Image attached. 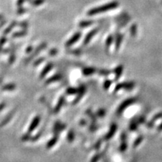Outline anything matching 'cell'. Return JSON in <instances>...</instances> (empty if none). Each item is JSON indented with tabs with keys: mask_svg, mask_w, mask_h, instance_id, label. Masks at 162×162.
I'll list each match as a JSON object with an SVG mask.
<instances>
[{
	"mask_svg": "<svg viewBox=\"0 0 162 162\" xmlns=\"http://www.w3.org/2000/svg\"><path fill=\"white\" fill-rule=\"evenodd\" d=\"M117 6H118V2H112L103 5V6L93 8L92 9V10L89 11L88 15H93V14H97L102 13V12H105L107 11L111 10V9L116 8Z\"/></svg>",
	"mask_w": 162,
	"mask_h": 162,
	"instance_id": "6da1fadb",
	"label": "cell"
},
{
	"mask_svg": "<svg viewBox=\"0 0 162 162\" xmlns=\"http://www.w3.org/2000/svg\"><path fill=\"white\" fill-rule=\"evenodd\" d=\"M135 101H136V99L135 98H129V99H127V100H125V101L122 102V104H120L118 110H117V114L119 115L120 113H122L124 110H125L126 107H128V106L131 105V104H134Z\"/></svg>",
	"mask_w": 162,
	"mask_h": 162,
	"instance_id": "7a4b0ae2",
	"label": "cell"
},
{
	"mask_svg": "<svg viewBox=\"0 0 162 162\" xmlns=\"http://www.w3.org/2000/svg\"><path fill=\"white\" fill-rule=\"evenodd\" d=\"M134 87V83H122L118 84L115 88V92L119 91L121 89H131Z\"/></svg>",
	"mask_w": 162,
	"mask_h": 162,
	"instance_id": "3957f363",
	"label": "cell"
},
{
	"mask_svg": "<svg viewBox=\"0 0 162 162\" xmlns=\"http://www.w3.org/2000/svg\"><path fill=\"white\" fill-rule=\"evenodd\" d=\"M116 128L117 127H116V124H113V125L111 126L110 130V133L107 135V136H106V140L110 139V138L112 137L113 136V134H114L115 132H116Z\"/></svg>",
	"mask_w": 162,
	"mask_h": 162,
	"instance_id": "277c9868",
	"label": "cell"
},
{
	"mask_svg": "<svg viewBox=\"0 0 162 162\" xmlns=\"http://www.w3.org/2000/svg\"><path fill=\"white\" fill-rule=\"evenodd\" d=\"M122 70H123V68H122V65H119L118 68H116V72H115V74H116V80H118V79L119 78V77L122 75Z\"/></svg>",
	"mask_w": 162,
	"mask_h": 162,
	"instance_id": "5b68a950",
	"label": "cell"
},
{
	"mask_svg": "<svg viewBox=\"0 0 162 162\" xmlns=\"http://www.w3.org/2000/svg\"><path fill=\"white\" fill-rule=\"evenodd\" d=\"M162 117V113H159V114L156 115L155 116H154V118L152 119V121L151 122H149V123L148 124V128H150V127H152L153 125V123H154L155 122V120L158 119L159 118H161Z\"/></svg>",
	"mask_w": 162,
	"mask_h": 162,
	"instance_id": "8992f818",
	"label": "cell"
},
{
	"mask_svg": "<svg viewBox=\"0 0 162 162\" xmlns=\"http://www.w3.org/2000/svg\"><path fill=\"white\" fill-rule=\"evenodd\" d=\"M97 31H98V29H94V31H92V32H90L89 35H87V37L86 38V39H85V44H87L88 41H89L90 40V39H91L92 38V36L95 35V32H97Z\"/></svg>",
	"mask_w": 162,
	"mask_h": 162,
	"instance_id": "52a82bcc",
	"label": "cell"
},
{
	"mask_svg": "<svg viewBox=\"0 0 162 162\" xmlns=\"http://www.w3.org/2000/svg\"><path fill=\"white\" fill-rule=\"evenodd\" d=\"M29 2L34 6H38V5L43 4L44 2V0H30Z\"/></svg>",
	"mask_w": 162,
	"mask_h": 162,
	"instance_id": "ba28073f",
	"label": "cell"
},
{
	"mask_svg": "<svg viewBox=\"0 0 162 162\" xmlns=\"http://www.w3.org/2000/svg\"><path fill=\"white\" fill-rule=\"evenodd\" d=\"M122 35H120L119 36H118L117 38V40H116V50H118L119 49V47L121 45L122 43Z\"/></svg>",
	"mask_w": 162,
	"mask_h": 162,
	"instance_id": "9c48e42d",
	"label": "cell"
},
{
	"mask_svg": "<svg viewBox=\"0 0 162 162\" xmlns=\"http://www.w3.org/2000/svg\"><path fill=\"white\" fill-rule=\"evenodd\" d=\"M142 140H143V137H138L137 139L135 140L134 144V147L137 146L139 145V144L140 143V142H141Z\"/></svg>",
	"mask_w": 162,
	"mask_h": 162,
	"instance_id": "30bf717a",
	"label": "cell"
},
{
	"mask_svg": "<svg viewBox=\"0 0 162 162\" xmlns=\"http://www.w3.org/2000/svg\"><path fill=\"white\" fill-rule=\"evenodd\" d=\"M91 23H92V22H91V21H88V22H81L80 26L84 27V26H89V25H91Z\"/></svg>",
	"mask_w": 162,
	"mask_h": 162,
	"instance_id": "8fae6325",
	"label": "cell"
},
{
	"mask_svg": "<svg viewBox=\"0 0 162 162\" xmlns=\"http://www.w3.org/2000/svg\"><path fill=\"white\" fill-rule=\"evenodd\" d=\"M112 41H113V37L110 35L109 38H108L107 40V46L109 47L111 43H112Z\"/></svg>",
	"mask_w": 162,
	"mask_h": 162,
	"instance_id": "7c38bea8",
	"label": "cell"
},
{
	"mask_svg": "<svg viewBox=\"0 0 162 162\" xmlns=\"http://www.w3.org/2000/svg\"><path fill=\"white\" fill-rule=\"evenodd\" d=\"M26 1H30V0H18L17 2V5H18V6H21V5H22L23 3Z\"/></svg>",
	"mask_w": 162,
	"mask_h": 162,
	"instance_id": "4fadbf2b",
	"label": "cell"
},
{
	"mask_svg": "<svg viewBox=\"0 0 162 162\" xmlns=\"http://www.w3.org/2000/svg\"><path fill=\"white\" fill-rule=\"evenodd\" d=\"M110 84H111V81L107 80L105 83H104V88H105V89H107V88L110 87Z\"/></svg>",
	"mask_w": 162,
	"mask_h": 162,
	"instance_id": "5bb4252c",
	"label": "cell"
},
{
	"mask_svg": "<svg viewBox=\"0 0 162 162\" xmlns=\"http://www.w3.org/2000/svg\"><path fill=\"white\" fill-rule=\"evenodd\" d=\"M99 158H100V156H99V155H95V157L92 159L91 162H97L99 160Z\"/></svg>",
	"mask_w": 162,
	"mask_h": 162,
	"instance_id": "9a60e30c",
	"label": "cell"
},
{
	"mask_svg": "<svg viewBox=\"0 0 162 162\" xmlns=\"http://www.w3.org/2000/svg\"><path fill=\"white\" fill-rule=\"evenodd\" d=\"M131 29L133 30V33H131V35H135V32H136V31H135V30H136V26H131Z\"/></svg>",
	"mask_w": 162,
	"mask_h": 162,
	"instance_id": "2e32d148",
	"label": "cell"
},
{
	"mask_svg": "<svg viewBox=\"0 0 162 162\" xmlns=\"http://www.w3.org/2000/svg\"><path fill=\"white\" fill-rule=\"evenodd\" d=\"M26 9L25 8H20L19 10H18V12H19V14H22V13H24L25 11H26Z\"/></svg>",
	"mask_w": 162,
	"mask_h": 162,
	"instance_id": "e0dca14e",
	"label": "cell"
},
{
	"mask_svg": "<svg viewBox=\"0 0 162 162\" xmlns=\"http://www.w3.org/2000/svg\"><path fill=\"white\" fill-rule=\"evenodd\" d=\"M158 131H161V130H162V124H161V125H160L159 127H158Z\"/></svg>",
	"mask_w": 162,
	"mask_h": 162,
	"instance_id": "ac0fdd59",
	"label": "cell"
},
{
	"mask_svg": "<svg viewBox=\"0 0 162 162\" xmlns=\"http://www.w3.org/2000/svg\"><path fill=\"white\" fill-rule=\"evenodd\" d=\"M1 17H2V16H0V19H1Z\"/></svg>",
	"mask_w": 162,
	"mask_h": 162,
	"instance_id": "d6986e66",
	"label": "cell"
}]
</instances>
